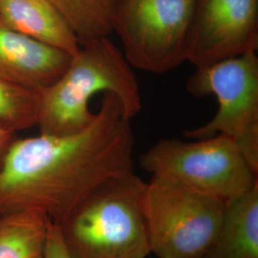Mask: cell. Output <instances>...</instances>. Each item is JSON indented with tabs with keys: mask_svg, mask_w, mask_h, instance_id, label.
Wrapping results in <instances>:
<instances>
[{
	"mask_svg": "<svg viewBox=\"0 0 258 258\" xmlns=\"http://www.w3.org/2000/svg\"><path fill=\"white\" fill-rule=\"evenodd\" d=\"M131 121L119 98L104 92L82 131L16 139L0 170V215L33 209L60 224L102 183L134 172Z\"/></svg>",
	"mask_w": 258,
	"mask_h": 258,
	"instance_id": "6da1fadb",
	"label": "cell"
},
{
	"mask_svg": "<svg viewBox=\"0 0 258 258\" xmlns=\"http://www.w3.org/2000/svg\"><path fill=\"white\" fill-rule=\"evenodd\" d=\"M131 67L109 37L81 45L63 74L41 92L39 134L70 135L89 126L96 115L89 103L99 93L115 94L125 117L133 120L142 111L143 102Z\"/></svg>",
	"mask_w": 258,
	"mask_h": 258,
	"instance_id": "7a4b0ae2",
	"label": "cell"
},
{
	"mask_svg": "<svg viewBox=\"0 0 258 258\" xmlns=\"http://www.w3.org/2000/svg\"><path fill=\"white\" fill-rule=\"evenodd\" d=\"M134 172L99 185L59 226L71 258H147L151 253Z\"/></svg>",
	"mask_w": 258,
	"mask_h": 258,
	"instance_id": "3957f363",
	"label": "cell"
},
{
	"mask_svg": "<svg viewBox=\"0 0 258 258\" xmlns=\"http://www.w3.org/2000/svg\"><path fill=\"white\" fill-rule=\"evenodd\" d=\"M140 163L152 177L225 202L258 183V173L233 139L223 134L192 142L162 139L141 155Z\"/></svg>",
	"mask_w": 258,
	"mask_h": 258,
	"instance_id": "277c9868",
	"label": "cell"
},
{
	"mask_svg": "<svg viewBox=\"0 0 258 258\" xmlns=\"http://www.w3.org/2000/svg\"><path fill=\"white\" fill-rule=\"evenodd\" d=\"M225 204L151 177L140 198L150 252L158 258H206Z\"/></svg>",
	"mask_w": 258,
	"mask_h": 258,
	"instance_id": "5b68a950",
	"label": "cell"
},
{
	"mask_svg": "<svg viewBox=\"0 0 258 258\" xmlns=\"http://www.w3.org/2000/svg\"><path fill=\"white\" fill-rule=\"evenodd\" d=\"M197 0H120L112 29L134 68L161 75L186 61Z\"/></svg>",
	"mask_w": 258,
	"mask_h": 258,
	"instance_id": "8992f818",
	"label": "cell"
},
{
	"mask_svg": "<svg viewBox=\"0 0 258 258\" xmlns=\"http://www.w3.org/2000/svg\"><path fill=\"white\" fill-rule=\"evenodd\" d=\"M186 89L196 98L213 95L218 110L202 126L187 130L191 140L223 134L233 139L242 154L258 151V57L256 52L196 68Z\"/></svg>",
	"mask_w": 258,
	"mask_h": 258,
	"instance_id": "52a82bcc",
	"label": "cell"
},
{
	"mask_svg": "<svg viewBox=\"0 0 258 258\" xmlns=\"http://www.w3.org/2000/svg\"><path fill=\"white\" fill-rule=\"evenodd\" d=\"M258 0H197L186 60L198 68L256 52Z\"/></svg>",
	"mask_w": 258,
	"mask_h": 258,
	"instance_id": "ba28073f",
	"label": "cell"
},
{
	"mask_svg": "<svg viewBox=\"0 0 258 258\" xmlns=\"http://www.w3.org/2000/svg\"><path fill=\"white\" fill-rule=\"evenodd\" d=\"M72 55L0 25V77L43 91L63 74Z\"/></svg>",
	"mask_w": 258,
	"mask_h": 258,
	"instance_id": "9c48e42d",
	"label": "cell"
},
{
	"mask_svg": "<svg viewBox=\"0 0 258 258\" xmlns=\"http://www.w3.org/2000/svg\"><path fill=\"white\" fill-rule=\"evenodd\" d=\"M0 25L74 55L81 44L50 0H0Z\"/></svg>",
	"mask_w": 258,
	"mask_h": 258,
	"instance_id": "30bf717a",
	"label": "cell"
},
{
	"mask_svg": "<svg viewBox=\"0 0 258 258\" xmlns=\"http://www.w3.org/2000/svg\"><path fill=\"white\" fill-rule=\"evenodd\" d=\"M206 258H258V183L226 202Z\"/></svg>",
	"mask_w": 258,
	"mask_h": 258,
	"instance_id": "8fae6325",
	"label": "cell"
},
{
	"mask_svg": "<svg viewBox=\"0 0 258 258\" xmlns=\"http://www.w3.org/2000/svg\"><path fill=\"white\" fill-rule=\"evenodd\" d=\"M51 220L27 209L0 215V258H44Z\"/></svg>",
	"mask_w": 258,
	"mask_h": 258,
	"instance_id": "7c38bea8",
	"label": "cell"
},
{
	"mask_svg": "<svg viewBox=\"0 0 258 258\" xmlns=\"http://www.w3.org/2000/svg\"><path fill=\"white\" fill-rule=\"evenodd\" d=\"M74 31L81 45L113 33L120 0H50Z\"/></svg>",
	"mask_w": 258,
	"mask_h": 258,
	"instance_id": "4fadbf2b",
	"label": "cell"
},
{
	"mask_svg": "<svg viewBox=\"0 0 258 258\" xmlns=\"http://www.w3.org/2000/svg\"><path fill=\"white\" fill-rule=\"evenodd\" d=\"M41 92L0 77V126L14 133L37 126Z\"/></svg>",
	"mask_w": 258,
	"mask_h": 258,
	"instance_id": "5bb4252c",
	"label": "cell"
},
{
	"mask_svg": "<svg viewBox=\"0 0 258 258\" xmlns=\"http://www.w3.org/2000/svg\"><path fill=\"white\" fill-rule=\"evenodd\" d=\"M44 258H71L65 247L59 226L52 221L48 228Z\"/></svg>",
	"mask_w": 258,
	"mask_h": 258,
	"instance_id": "9a60e30c",
	"label": "cell"
},
{
	"mask_svg": "<svg viewBox=\"0 0 258 258\" xmlns=\"http://www.w3.org/2000/svg\"><path fill=\"white\" fill-rule=\"evenodd\" d=\"M17 138V133H14L0 126V170L3 166L5 158L12 144Z\"/></svg>",
	"mask_w": 258,
	"mask_h": 258,
	"instance_id": "2e32d148",
	"label": "cell"
}]
</instances>
